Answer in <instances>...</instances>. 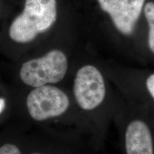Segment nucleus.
<instances>
[{"mask_svg": "<svg viewBox=\"0 0 154 154\" xmlns=\"http://www.w3.org/2000/svg\"><path fill=\"white\" fill-rule=\"evenodd\" d=\"M56 18V0H26L24 11L9 28V36L16 42L27 43L49 29Z\"/></svg>", "mask_w": 154, "mask_h": 154, "instance_id": "f257e3e1", "label": "nucleus"}, {"mask_svg": "<svg viewBox=\"0 0 154 154\" xmlns=\"http://www.w3.org/2000/svg\"><path fill=\"white\" fill-rule=\"evenodd\" d=\"M67 69L68 61L64 53L52 50L44 57L23 63L19 74L25 84L36 88L59 82Z\"/></svg>", "mask_w": 154, "mask_h": 154, "instance_id": "f03ea898", "label": "nucleus"}, {"mask_svg": "<svg viewBox=\"0 0 154 154\" xmlns=\"http://www.w3.org/2000/svg\"><path fill=\"white\" fill-rule=\"evenodd\" d=\"M69 106L66 94L55 86L45 85L36 87L26 99V107L32 119L44 121L59 116Z\"/></svg>", "mask_w": 154, "mask_h": 154, "instance_id": "7ed1b4c3", "label": "nucleus"}, {"mask_svg": "<svg viewBox=\"0 0 154 154\" xmlns=\"http://www.w3.org/2000/svg\"><path fill=\"white\" fill-rule=\"evenodd\" d=\"M74 94L79 106L86 111L93 110L103 102L106 95L103 76L91 65L79 69L74 84Z\"/></svg>", "mask_w": 154, "mask_h": 154, "instance_id": "20e7f679", "label": "nucleus"}, {"mask_svg": "<svg viewBox=\"0 0 154 154\" xmlns=\"http://www.w3.org/2000/svg\"><path fill=\"white\" fill-rule=\"evenodd\" d=\"M101 9L110 15L119 32L130 34L139 18L145 0H97Z\"/></svg>", "mask_w": 154, "mask_h": 154, "instance_id": "39448f33", "label": "nucleus"}, {"mask_svg": "<svg viewBox=\"0 0 154 154\" xmlns=\"http://www.w3.org/2000/svg\"><path fill=\"white\" fill-rule=\"evenodd\" d=\"M126 154H153V139L149 127L141 121H134L125 135Z\"/></svg>", "mask_w": 154, "mask_h": 154, "instance_id": "423d86ee", "label": "nucleus"}, {"mask_svg": "<svg viewBox=\"0 0 154 154\" xmlns=\"http://www.w3.org/2000/svg\"><path fill=\"white\" fill-rule=\"evenodd\" d=\"M144 13L149 26V47L154 53V4L153 2H149L146 5Z\"/></svg>", "mask_w": 154, "mask_h": 154, "instance_id": "0eeeda50", "label": "nucleus"}, {"mask_svg": "<svg viewBox=\"0 0 154 154\" xmlns=\"http://www.w3.org/2000/svg\"><path fill=\"white\" fill-rule=\"evenodd\" d=\"M0 154H22V153L14 144L6 143L0 146Z\"/></svg>", "mask_w": 154, "mask_h": 154, "instance_id": "6e6552de", "label": "nucleus"}, {"mask_svg": "<svg viewBox=\"0 0 154 154\" xmlns=\"http://www.w3.org/2000/svg\"><path fill=\"white\" fill-rule=\"evenodd\" d=\"M146 86L152 97L154 99V74L150 75L146 80Z\"/></svg>", "mask_w": 154, "mask_h": 154, "instance_id": "1a4fd4ad", "label": "nucleus"}, {"mask_svg": "<svg viewBox=\"0 0 154 154\" xmlns=\"http://www.w3.org/2000/svg\"><path fill=\"white\" fill-rule=\"evenodd\" d=\"M5 107V99H0V113L2 112Z\"/></svg>", "mask_w": 154, "mask_h": 154, "instance_id": "9d476101", "label": "nucleus"}, {"mask_svg": "<svg viewBox=\"0 0 154 154\" xmlns=\"http://www.w3.org/2000/svg\"><path fill=\"white\" fill-rule=\"evenodd\" d=\"M32 154H43V153H32Z\"/></svg>", "mask_w": 154, "mask_h": 154, "instance_id": "9b49d317", "label": "nucleus"}]
</instances>
